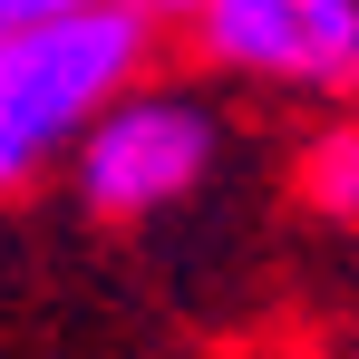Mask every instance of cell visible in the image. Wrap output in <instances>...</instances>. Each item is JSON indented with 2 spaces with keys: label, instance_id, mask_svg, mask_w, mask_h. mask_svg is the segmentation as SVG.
<instances>
[{
  "label": "cell",
  "instance_id": "6da1fadb",
  "mask_svg": "<svg viewBox=\"0 0 359 359\" xmlns=\"http://www.w3.org/2000/svg\"><path fill=\"white\" fill-rule=\"evenodd\" d=\"M156 59V20L97 0L68 20H29L0 39V194L59 175L68 146L97 126V107H117Z\"/></svg>",
  "mask_w": 359,
  "mask_h": 359
},
{
  "label": "cell",
  "instance_id": "7a4b0ae2",
  "mask_svg": "<svg viewBox=\"0 0 359 359\" xmlns=\"http://www.w3.org/2000/svg\"><path fill=\"white\" fill-rule=\"evenodd\" d=\"M224 156V117L204 88H175V78H136L117 107H97V126L68 146V184L97 224H156L175 214L184 194H204Z\"/></svg>",
  "mask_w": 359,
  "mask_h": 359
},
{
  "label": "cell",
  "instance_id": "3957f363",
  "mask_svg": "<svg viewBox=\"0 0 359 359\" xmlns=\"http://www.w3.org/2000/svg\"><path fill=\"white\" fill-rule=\"evenodd\" d=\"M184 39L214 78L282 88L350 107L359 97V0H204L184 10Z\"/></svg>",
  "mask_w": 359,
  "mask_h": 359
},
{
  "label": "cell",
  "instance_id": "277c9868",
  "mask_svg": "<svg viewBox=\"0 0 359 359\" xmlns=\"http://www.w3.org/2000/svg\"><path fill=\"white\" fill-rule=\"evenodd\" d=\"M292 184H301V214H320V224L359 233V117L311 126L301 156H292Z\"/></svg>",
  "mask_w": 359,
  "mask_h": 359
},
{
  "label": "cell",
  "instance_id": "5b68a950",
  "mask_svg": "<svg viewBox=\"0 0 359 359\" xmlns=\"http://www.w3.org/2000/svg\"><path fill=\"white\" fill-rule=\"evenodd\" d=\"M68 10H97V0H0V39L29 29V20H68Z\"/></svg>",
  "mask_w": 359,
  "mask_h": 359
},
{
  "label": "cell",
  "instance_id": "8992f818",
  "mask_svg": "<svg viewBox=\"0 0 359 359\" xmlns=\"http://www.w3.org/2000/svg\"><path fill=\"white\" fill-rule=\"evenodd\" d=\"M126 10H146V20H184V10H204V0H126Z\"/></svg>",
  "mask_w": 359,
  "mask_h": 359
}]
</instances>
